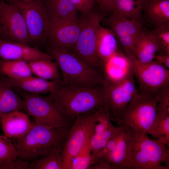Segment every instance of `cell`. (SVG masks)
Instances as JSON below:
<instances>
[{"label":"cell","instance_id":"cell-33","mask_svg":"<svg viewBox=\"0 0 169 169\" xmlns=\"http://www.w3.org/2000/svg\"><path fill=\"white\" fill-rule=\"evenodd\" d=\"M160 47L159 53L169 54V26L151 30Z\"/></svg>","mask_w":169,"mask_h":169},{"label":"cell","instance_id":"cell-26","mask_svg":"<svg viewBox=\"0 0 169 169\" xmlns=\"http://www.w3.org/2000/svg\"><path fill=\"white\" fill-rule=\"evenodd\" d=\"M0 73L7 78L17 79L32 76L28 62L21 60L0 59Z\"/></svg>","mask_w":169,"mask_h":169},{"label":"cell","instance_id":"cell-18","mask_svg":"<svg viewBox=\"0 0 169 169\" xmlns=\"http://www.w3.org/2000/svg\"><path fill=\"white\" fill-rule=\"evenodd\" d=\"M0 121L4 135L14 140L24 136L31 129L33 123L25 114L19 110L2 115Z\"/></svg>","mask_w":169,"mask_h":169},{"label":"cell","instance_id":"cell-28","mask_svg":"<svg viewBox=\"0 0 169 169\" xmlns=\"http://www.w3.org/2000/svg\"><path fill=\"white\" fill-rule=\"evenodd\" d=\"M165 146L169 145V112L156 110L154 123L148 134Z\"/></svg>","mask_w":169,"mask_h":169},{"label":"cell","instance_id":"cell-25","mask_svg":"<svg viewBox=\"0 0 169 169\" xmlns=\"http://www.w3.org/2000/svg\"><path fill=\"white\" fill-rule=\"evenodd\" d=\"M49 18L77 20V10L71 0H43Z\"/></svg>","mask_w":169,"mask_h":169},{"label":"cell","instance_id":"cell-30","mask_svg":"<svg viewBox=\"0 0 169 169\" xmlns=\"http://www.w3.org/2000/svg\"><path fill=\"white\" fill-rule=\"evenodd\" d=\"M62 150H54L48 155L30 162L29 169H63Z\"/></svg>","mask_w":169,"mask_h":169},{"label":"cell","instance_id":"cell-12","mask_svg":"<svg viewBox=\"0 0 169 169\" xmlns=\"http://www.w3.org/2000/svg\"><path fill=\"white\" fill-rule=\"evenodd\" d=\"M103 19L114 33L124 54L133 59L136 44L145 29L141 22L135 18H126L115 11Z\"/></svg>","mask_w":169,"mask_h":169},{"label":"cell","instance_id":"cell-8","mask_svg":"<svg viewBox=\"0 0 169 169\" xmlns=\"http://www.w3.org/2000/svg\"><path fill=\"white\" fill-rule=\"evenodd\" d=\"M95 111L77 116L70 127L62 149L63 169H70L72 158L89 142L93 134Z\"/></svg>","mask_w":169,"mask_h":169},{"label":"cell","instance_id":"cell-4","mask_svg":"<svg viewBox=\"0 0 169 169\" xmlns=\"http://www.w3.org/2000/svg\"><path fill=\"white\" fill-rule=\"evenodd\" d=\"M131 130L128 169H166L162 164L169 169V151L166 146L146 134Z\"/></svg>","mask_w":169,"mask_h":169},{"label":"cell","instance_id":"cell-24","mask_svg":"<svg viewBox=\"0 0 169 169\" xmlns=\"http://www.w3.org/2000/svg\"><path fill=\"white\" fill-rule=\"evenodd\" d=\"M24 110L23 99L15 93L6 78L0 79V113Z\"/></svg>","mask_w":169,"mask_h":169},{"label":"cell","instance_id":"cell-7","mask_svg":"<svg viewBox=\"0 0 169 169\" xmlns=\"http://www.w3.org/2000/svg\"><path fill=\"white\" fill-rule=\"evenodd\" d=\"M100 13L93 9L83 13L79 18L81 25L80 33L71 51L90 66L98 70V69L102 65L96 45L98 29L103 18Z\"/></svg>","mask_w":169,"mask_h":169},{"label":"cell","instance_id":"cell-5","mask_svg":"<svg viewBox=\"0 0 169 169\" xmlns=\"http://www.w3.org/2000/svg\"><path fill=\"white\" fill-rule=\"evenodd\" d=\"M157 103L155 97L139 92L122 110L111 118L118 126L148 134L154 122Z\"/></svg>","mask_w":169,"mask_h":169},{"label":"cell","instance_id":"cell-36","mask_svg":"<svg viewBox=\"0 0 169 169\" xmlns=\"http://www.w3.org/2000/svg\"><path fill=\"white\" fill-rule=\"evenodd\" d=\"M77 10L82 13L92 10L96 4L95 0H71Z\"/></svg>","mask_w":169,"mask_h":169},{"label":"cell","instance_id":"cell-40","mask_svg":"<svg viewBox=\"0 0 169 169\" xmlns=\"http://www.w3.org/2000/svg\"><path fill=\"white\" fill-rule=\"evenodd\" d=\"M2 115L0 113V117Z\"/></svg>","mask_w":169,"mask_h":169},{"label":"cell","instance_id":"cell-41","mask_svg":"<svg viewBox=\"0 0 169 169\" xmlns=\"http://www.w3.org/2000/svg\"></svg>","mask_w":169,"mask_h":169},{"label":"cell","instance_id":"cell-9","mask_svg":"<svg viewBox=\"0 0 169 169\" xmlns=\"http://www.w3.org/2000/svg\"><path fill=\"white\" fill-rule=\"evenodd\" d=\"M7 0L14 4L22 15L32 44L45 43L49 19L43 0L28 3L21 0Z\"/></svg>","mask_w":169,"mask_h":169},{"label":"cell","instance_id":"cell-39","mask_svg":"<svg viewBox=\"0 0 169 169\" xmlns=\"http://www.w3.org/2000/svg\"><path fill=\"white\" fill-rule=\"evenodd\" d=\"M22 1H23V2H32L33 0H21Z\"/></svg>","mask_w":169,"mask_h":169},{"label":"cell","instance_id":"cell-6","mask_svg":"<svg viewBox=\"0 0 169 169\" xmlns=\"http://www.w3.org/2000/svg\"><path fill=\"white\" fill-rule=\"evenodd\" d=\"M17 90L23 100L24 110L33 118L36 124L49 128H70L74 121L46 96Z\"/></svg>","mask_w":169,"mask_h":169},{"label":"cell","instance_id":"cell-34","mask_svg":"<svg viewBox=\"0 0 169 169\" xmlns=\"http://www.w3.org/2000/svg\"><path fill=\"white\" fill-rule=\"evenodd\" d=\"M155 98L157 103V110L169 112V85L160 90Z\"/></svg>","mask_w":169,"mask_h":169},{"label":"cell","instance_id":"cell-16","mask_svg":"<svg viewBox=\"0 0 169 169\" xmlns=\"http://www.w3.org/2000/svg\"><path fill=\"white\" fill-rule=\"evenodd\" d=\"M109 113L104 108L95 112L94 126L90 144L92 156L96 158L119 128L114 125Z\"/></svg>","mask_w":169,"mask_h":169},{"label":"cell","instance_id":"cell-1","mask_svg":"<svg viewBox=\"0 0 169 169\" xmlns=\"http://www.w3.org/2000/svg\"><path fill=\"white\" fill-rule=\"evenodd\" d=\"M46 97L61 112L74 120L79 115L105 108L103 85L74 86L64 84L60 80Z\"/></svg>","mask_w":169,"mask_h":169},{"label":"cell","instance_id":"cell-3","mask_svg":"<svg viewBox=\"0 0 169 169\" xmlns=\"http://www.w3.org/2000/svg\"><path fill=\"white\" fill-rule=\"evenodd\" d=\"M47 49L60 69L61 81L63 84L82 87L104 84L102 73L90 66L74 54L49 45Z\"/></svg>","mask_w":169,"mask_h":169},{"label":"cell","instance_id":"cell-35","mask_svg":"<svg viewBox=\"0 0 169 169\" xmlns=\"http://www.w3.org/2000/svg\"><path fill=\"white\" fill-rule=\"evenodd\" d=\"M30 162L18 158L0 164L1 169H29Z\"/></svg>","mask_w":169,"mask_h":169},{"label":"cell","instance_id":"cell-22","mask_svg":"<svg viewBox=\"0 0 169 169\" xmlns=\"http://www.w3.org/2000/svg\"><path fill=\"white\" fill-rule=\"evenodd\" d=\"M6 79L12 88L38 94L50 93L60 80L50 81L32 75L17 79Z\"/></svg>","mask_w":169,"mask_h":169},{"label":"cell","instance_id":"cell-17","mask_svg":"<svg viewBox=\"0 0 169 169\" xmlns=\"http://www.w3.org/2000/svg\"><path fill=\"white\" fill-rule=\"evenodd\" d=\"M0 59L21 60L28 62L39 59L54 60L48 53H44L30 45L8 41L1 38Z\"/></svg>","mask_w":169,"mask_h":169},{"label":"cell","instance_id":"cell-10","mask_svg":"<svg viewBox=\"0 0 169 169\" xmlns=\"http://www.w3.org/2000/svg\"><path fill=\"white\" fill-rule=\"evenodd\" d=\"M119 126L118 131L98 156L94 164L105 169H128L132 132L128 127Z\"/></svg>","mask_w":169,"mask_h":169},{"label":"cell","instance_id":"cell-19","mask_svg":"<svg viewBox=\"0 0 169 169\" xmlns=\"http://www.w3.org/2000/svg\"><path fill=\"white\" fill-rule=\"evenodd\" d=\"M104 80L117 83L123 81L133 73L132 62L119 50L103 65Z\"/></svg>","mask_w":169,"mask_h":169},{"label":"cell","instance_id":"cell-15","mask_svg":"<svg viewBox=\"0 0 169 169\" xmlns=\"http://www.w3.org/2000/svg\"><path fill=\"white\" fill-rule=\"evenodd\" d=\"M49 19L46 37L48 45L71 52L79 35L81 25L79 19Z\"/></svg>","mask_w":169,"mask_h":169},{"label":"cell","instance_id":"cell-29","mask_svg":"<svg viewBox=\"0 0 169 169\" xmlns=\"http://www.w3.org/2000/svg\"><path fill=\"white\" fill-rule=\"evenodd\" d=\"M145 2V0H114L113 11L126 18H135L141 22Z\"/></svg>","mask_w":169,"mask_h":169},{"label":"cell","instance_id":"cell-31","mask_svg":"<svg viewBox=\"0 0 169 169\" xmlns=\"http://www.w3.org/2000/svg\"><path fill=\"white\" fill-rule=\"evenodd\" d=\"M93 163L94 160L89 142L81 151L72 158L70 169H90Z\"/></svg>","mask_w":169,"mask_h":169},{"label":"cell","instance_id":"cell-20","mask_svg":"<svg viewBox=\"0 0 169 169\" xmlns=\"http://www.w3.org/2000/svg\"><path fill=\"white\" fill-rule=\"evenodd\" d=\"M153 29L169 26V0H145L142 14Z\"/></svg>","mask_w":169,"mask_h":169},{"label":"cell","instance_id":"cell-13","mask_svg":"<svg viewBox=\"0 0 169 169\" xmlns=\"http://www.w3.org/2000/svg\"><path fill=\"white\" fill-rule=\"evenodd\" d=\"M0 38L25 44H32L23 17L13 3L0 0Z\"/></svg>","mask_w":169,"mask_h":169},{"label":"cell","instance_id":"cell-37","mask_svg":"<svg viewBox=\"0 0 169 169\" xmlns=\"http://www.w3.org/2000/svg\"><path fill=\"white\" fill-rule=\"evenodd\" d=\"M99 9L104 15L112 13L114 10V0H95Z\"/></svg>","mask_w":169,"mask_h":169},{"label":"cell","instance_id":"cell-38","mask_svg":"<svg viewBox=\"0 0 169 169\" xmlns=\"http://www.w3.org/2000/svg\"><path fill=\"white\" fill-rule=\"evenodd\" d=\"M154 60L169 69V54L158 53L156 55Z\"/></svg>","mask_w":169,"mask_h":169},{"label":"cell","instance_id":"cell-21","mask_svg":"<svg viewBox=\"0 0 169 169\" xmlns=\"http://www.w3.org/2000/svg\"><path fill=\"white\" fill-rule=\"evenodd\" d=\"M160 51L159 44L152 31L145 28L136 44L132 60L148 63L154 60Z\"/></svg>","mask_w":169,"mask_h":169},{"label":"cell","instance_id":"cell-23","mask_svg":"<svg viewBox=\"0 0 169 169\" xmlns=\"http://www.w3.org/2000/svg\"><path fill=\"white\" fill-rule=\"evenodd\" d=\"M118 42L114 33L109 28H98L96 45L99 57L103 65L120 50Z\"/></svg>","mask_w":169,"mask_h":169},{"label":"cell","instance_id":"cell-11","mask_svg":"<svg viewBox=\"0 0 169 169\" xmlns=\"http://www.w3.org/2000/svg\"><path fill=\"white\" fill-rule=\"evenodd\" d=\"M131 61L139 93L155 98L160 90L169 85V69L162 64L155 60L146 63Z\"/></svg>","mask_w":169,"mask_h":169},{"label":"cell","instance_id":"cell-2","mask_svg":"<svg viewBox=\"0 0 169 169\" xmlns=\"http://www.w3.org/2000/svg\"><path fill=\"white\" fill-rule=\"evenodd\" d=\"M69 128H49L33 123L24 136L13 143L19 153L18 158L31 162L53 151L62 149Z\"/></svg>","mask_w":169,"mask_h":169},{"label":"cell","instance_id":"cell-27","mask_svg":"<svg viewBox=\"0 0 169 169\" xmlns=\"http://www.w3.org/2000/svg\"><path fill=\"white\" fill-rule=\"evenodd\" d=\"M53 61L39 59L28 62L32 73L38 77L52 81L60 80L59 67Z\"/></svg>","mask_w":169,"mask_h":169},{"label":"cell","instance_id":"cell-32","mask_svg":"<svg viewBox=\"0 0 169 169\" xmlns=\"http://www.w3.org/2000/svg\"><path fill=\"white\" fill-rule=\"evenodd\" d=\"M19 153L11 140L0 134V164L18 158Z\"/></svg>","mask_w":169,"mask_h":169},{"label":"cell","instance_id":"cell-14","mask_svg":"<svg viewBox=\"0 0 169 169\" xmlns=\"http://www.w3.org/2000/svg\"><path fill=\"white\" fill-rule=\"evenodd\" d=\"M133 73L120 82L104 80L105 107L111 119L124 109L138 93Z\"/></svg>","mask_w":169,"mask_h":169}]
</instances>
